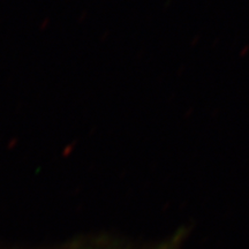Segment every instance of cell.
<instances>
[{"label":"cell","mask_w":249,"mask_h":249,"mask_svg":"<svg viewBox=\"0 0 249 249\" xmlns=\"http://www.w3.org/2000/svg\"><path fill=\"white\" fill-rule=\"evenodd\" d=\"M66 249H127V248H120V247H112V246H75V247H70ZM154 249H178L176 246H169L165 245L163 247L154 248Z\"/></svg>","instance_id":"obj_1"}]
</instances>
